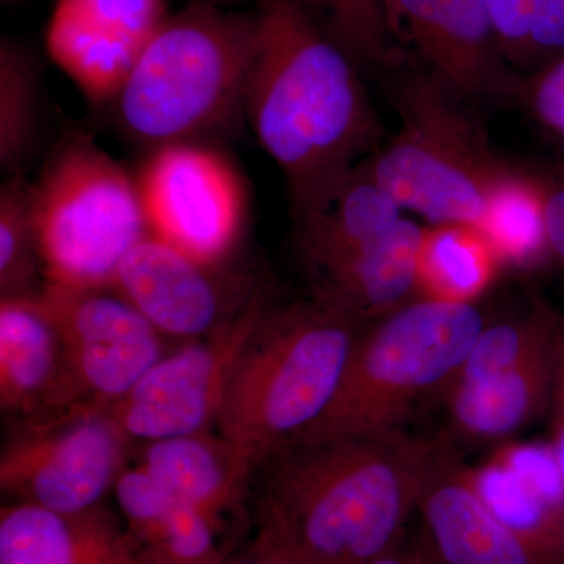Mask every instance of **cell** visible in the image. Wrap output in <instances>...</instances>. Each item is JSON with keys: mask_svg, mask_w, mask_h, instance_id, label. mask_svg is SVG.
Segmentation results:
<instances>
[{"mask_svg": "<svg viewBox=\"0 0 564 564\" xmlns=\"http://www.w3.org/2000/svg\"><path fill=\"white\" fill-rule=\"evenodd\" d=\"M243 117L288 184L296 223L328 204L383 135L361 68L302 0H258Z\"/></svg>", "mask_w": 564, "mask_h": 564, "instance_id": "1", "label": "cell"}, {"mask_svg": "<svg viewBox=\"0 0 564 564\" xmlns=\"http://www.w3.org/2000/svg\"><path fill=\"white\" fill-rule=\"evenodd\" d=\"M448 459L403 430L282 445L258 469V533L311 564L373 563L395 551Z\"/></svg>", "mask_w": 564, "mask_h": 564, "instance_id": "2", "label": "cell"}, {"mask_svg": "<svg viewBox=\"0 0 564 564\" xmlns=\"http://www.w3.org/2000/svg\"><path fill=\"white\" fill-rule=\"evenodd\" d=\"M254 13L192 0L170 14L111 101L126 135L154 148L203 141L243 115Z\"/></svg>", "mask_w": 564, "mask_h": 564, "instance_id": "3", "label": "cell"}, {"mask_svg": "<svg viewBox=\"0 0 564 564\" xmlns=\"http://www.w3.org/2000/svg\"><path fill=\"white\" fill-rule=\"evenodd\" d=\"M358 333L311 296L270 306L234 367L220 433L262 459L291 443L332 402Z\"/></svg>", "mask_w": 564, "mask_h": 564, "instance_id": "4", "label": "cell"}, {"mask_svg": "<svg viewBox=\"0 0 564 564\" xmlns=\"http://www.w3.org/2000/svg\"><path fill=\"white\" fill-rule=\"evenodd\" d=\"M485 326L474 303L432 299L380 318L358 333L332 402L291 443L403 430L419 399L451 383Z\"/></svg>", "mask_w": 564, "mask_h": 564, "instance_id": "5", "label": "cell"}, {"mask_svg": "<svg viewBox=\"0 0 564 564\" xmlns=\"http://www.w3.org/2000/svg\"><path fill=\"white\" fill-rule=\"evenodd\" d=\"M395 102L399 131L366 161L370 176L429 226L480 225L513 163L489 147L466 101L421 68L397 85Z\"/></svg>", "mask_w": 564, "mask_h": 564, "instance_id": "6", "label": "cell"}, {"mask_svg": "<svg viewBox=\"0 0 564 564\" xmlns=\"http://www.w3.org/2000/svg\"><path fill=\"white\" fill-rule=\"evenodd\" d=\"M31 193L47 284L110 288L122 259L150 236L135 174L90 137L63 140Z\"/></svg>", "mask_w": 564, "mask_h": 564, "instance_id": "7", "label": "cell"}, {"mask_svg": "<svg viewBox=\"0 0 564 564\" xmlns=\"http://www.w3.org/2000/svg\"><path fill=\"white\" fill-rule=\"evenodd\" d=\"M131 444L109 408L99 403L20 419L0 455V488L13 502L85 513L113 491L129 467Z\"/></svg>", "mask_w": 564, "mask_h": 564, "instance_id": "8", "label": "cell"}, {"mask_svg": "<svg viewBox=\"0 0 564 564\" xmlns=\"http://www.w3.org/2000/svg\"><path fill=\"white\" fill-rule=\"evenodd\" d=\"M135 177L150 236L198 261H229L250 209L242 174L223 152L203 141L165 144Z\"/></svg>", "mask_w": 564, "mask_h": 564, "instance_id": "9", "label": "cell"}, {"mask_svg": "<svg viewBox=\"0 0 564 564\" xmlns=\"http://www.w3.org/2000/svg\"><path fill=\"white\" fill-rule=\"evenodd\" d=\"M272 306L262 293L217 332L165 352L109 411L132 441L169 440L217 425L234 367Z\"/></svg>", "mask_w": 564, "mask_h": 564, "instance_id": "10", "label": "cell"}, {"mask_svg": "<svg viewBox=\"0 0 564 564\" xmlns=\"http://www.w3.org/2000/svg\"><path fill=\"white\" fill-rule=\"evenodd\" d=\"M36 299L61 337L80 402H118L166 352L165 336L110 288L44 282Z\"/></svg>", "mask_w": 564, "mask_h": 564, "instance_id": "11", "label": "cell"}, {"mask_svg": "<svg viewBox=\"0 0 564 564\" xmlns=\"http://www.w3.org/2000/svg\"><path fill=\"white\" fill-rule=\"evenodd\" d=\"M225 265L148 236L122 259L110 289L163 336L185 343L217 332L262 295L254 281Z\"/></svg>", "mask_w": 564, "mask_h": 564, "instance_id": "12", "label": "cell"}, {"mask_svg": "<svg viewBox=\"0 0 564 564\" xmlns=\"http://www.w3.org/2000/svg\"><path fill=\"white\" fill-rule=\"evenodd\" d=\"M384 11L395 47L463 101L518 95L485 0H384Z\"/></svg>", "mask_w": 564, "mask_h": 564, "instance_id": "13", "label": "cell"}, {"mask_svg": "<svg viewBox=\"0 0 564 564\" xmlns=\"http://www.w3.org/2000/svg\"><path fill=\"white\" fill-rule=\"evenodd\" d=\"M169 17L166 0H55L46 51L88 101L111 104Z\"/></svg>", "mask_w": 564, "mask_h": 564, "instance_id": "14", "label": "cell"}, {"mask_svg": "<svg viewBox=\"0 0 564 564\" xmlns=\"http://www.w3.org/2000/svg\"><path fill=\"white\" fill-rule=\"evenodd\" d=\"M467 473L536 564H564V480L551 444L503 448Z\"/></svg>", "mask_w": 564, "mask_h": 564, "instance_id": "15", "label": "cell"}, {"mask_svg": "<svg viewBox=\"0 0 564 564\" xmlns=\"http://www.w3.org/2000/svg\"><path fill=\"white\" fill-rule=\"evenodd\" d=\"M425 226L403 217L388 232L307 274L310 296L356 323L380 321L417 295Z\"/></svg>", "mask_w": 564, "mask_h": 564, "instance_id": "16", "label": "cell"}, {"mask_svg": "<svg viewBox=\"0 0 564 564\" xmlns=\"http://www.w3.org/2000/svg\"><path fill=\"white\" fill-rule=\"evenodd\" d=\"M82 403L57 329L35 296L0 300V406L18 419Z\"/></svg>", "mask_w": 564, "mask_h": 564, "instance_id": "17", "label": "cell"}, {"mask_svg": "<svg viewBox=\"0 0 564 564\" xmlns=\"http://www.w3.org/2000/svg\"><path fill=\"white\" fill-rule=\"evenodd\" d=\"M263 459L225 434H184L147 443L140 466L180 503L218 519L236 513Z\"/></svg>", "mask_w": 564, "mask_h": 564, "instance_id": "18", "label": "cell"}, {"mask_svg": "<svg viewBox=\"0 0 564 564\" xmlns=\"http://www.w3.org/2000/svg\"><path fill=\"white\" fill-rule=\"evenodd\" d=\"M0 564H133L128 533L104 505L62 514L13 502L0 510Z\"/></svg>", "mask_w": 564, "mask_h": 564, "instance_id": "19", "label": "cell"}, {"mask_svg": "<svg viewBox=\"0 0 564 564\" xmlns=\"http://www.w3.org/2000/svg\"><path fill=\"white\" fill-rule=\"evenodd\" d=\"M417 510L440 564H536L452 459L426 485Z\"/></svg>", "mask_w": 564, "mask_h": 564, "instance_id": "20", "label": "cell"}, {"mask_svg": "<svg viewBox=\"0 0 564 564\" xmlns=\"http://www.w3.org/2000/svg\"><path fill=\"white\" fill-rule=\"evenodd\" d=\"M403 218V210L359 163L328 204L296 223V248L304 272L311 274L348 252L373 242Z\"/></svg>", "mask_w": 564, "mask_h": 564, "instance_id": "21", "label": "cell"}, {"mask_svg": "<svg viewBox=\"0 0 564 564\" xmlns=\"http://www.w3.org/2000/svg\"><path fill=\"white\" fill-rule=\"evenodd\" d=\"M552 348L554 340L508 372L477 383L451 386L456 426L469 436L497 440L547 411L554 377Z\"/></svg>", "mask_w": 564, "mask_h": 564, "instance_id": "22", "label": "cell"}, {"mask_svg": "<svg viewBox=\"0 0 564 564\" xmlns=\"http://www.w3.org/2000/svg\"><path fill=\"white\" fill-rule=\"evenodd\" d=\"M503 261L478 226H425L419 259V299L473 303L489 288Z\"/></svg>", "mask_w": 564, "mask_h": 564, "instance_id": "23", "label": "cell"}, {"mask_svg": "<svg viewBox=\"0 0 564 564\" xmlns=\"http://www.w3.org/2000/svg\"><path fill=\"white\" fill-rule=\"evenodd\" d=\"M41 79L36 58L18 41L0 43V166L14 176L31 161L41 132Z\"/></svg>", "mask_w": 564, "mask_h": 564, "instance_id": "24", "label": "cell"}, {"mask_svg": "<svg viewBox=\"0 0 564 564\" xmlns=\"http://www.w3.org/2000/svg\"><path fill=\"white\" fill-rule=\"evenodd\" d=\"M478 228L491 240L503 263L536 262L551 252L538 173L514 165L492 192Z\"/></svg>", "mask_w": 564, "mask_h": 564, "instance_id": "25", "label": "cell"}, {"mask_svg": "<svg viewBox=\"0 0 564 564\" xmlns=\"http://www.w3.org/2000/svg\"><path fill=\"white\" fill-rule=\"evenodd\" d=\"M225 519L180 503L169 514L128 533L133 564H225Z\"/></svg>", "mask_w": 564, "mask_h": 564, "instance_id": "26", "label": "cell"}, {"mask_svg": "<svg viewBox=\"0 0 564 564\" xmlns=\"http://www.w3.org/2000/svg\"><path fill=\"white\" fill-rule=\"evenodd\" d=\"M558 318L547 303L534 300L532 310L521 318L485 326L451 386L477 383L514 369L552 344Z\"/></svg>", "mask_w": 564, "mask_h": 564, "instance_id": "27", "label": "cell"}, {"mask_svg": "<svg viewBox=\"0 0 564 564\" xmlns=\"http://www.w3.org/2000/svg\"><path fill=\"white\" fill-rule=\"evenodd\" d=\"M31 182L14 174L0 188V293L35 296L44 288Z\"/></svg>", "mask_w": 564, "mask_h": 564, "instance_id": "28", "label": "cell"}, {"mask_svg": "<svg viewBox=\"0 0 564 564\" xmlns=\"http://www.w3.org/2000/svg\"><path fill=\"white\" fill-rule=\"evenodd\" d=\"M505 61L530 65L564 51V0H485Z\"/></svg>", "mask_w": 564, "mask_h": 564, "instance_id": "29", "label": "cell"}, {"mask_svg": "<svg viewBox=\"0 0 564 564\" xmlns=\"http://www.w3.org/2000/svg\"><path fill=\"white\" fill-rule=\"evenodd\" d=\"M361 69L402 62L386 22L384 0H302Z\"/></svg>", "mask_w": 564, "mask_h": 564, "instance_id": "30", "label": "cell"}, {"mask_svg": "<svg viewBox=\"0 0 564 564\" xmlns=\"http://www.w3.org/2000/svg\"><path fill=\"white\" fill-rule=\"evenodd\" d=\"M113 492L128 533L154 524L180 505L140 464L121 474Z\"/></svg>", "mask_w": 564, "mask_h": 564, "instance_id": "31", "label": "cell"}, {"mask_svg": "<svg viewBox=\"0 0 564 564\" xmlns=\"http://www.w3.org/2000/svg\"><path fill=\"white\" fill-rule=\"evenodd\" d=\"M518 95L536 120L564 141V55L521 84Z\"/></svg>", "mask_w": 564, "mask_h": 564, "instance_id": "32", "label": "cell"}, {"mask_svg": "<svg viewBox=\"0 0 564 564\" xmlns=\"http://www.w3.org/2000/svg\"><path fill=\"white\" fill-rule=\"evenodd\" d=\"M552 359H554V377H552L551 403L547 410L551 414V447L564 480V318L562 315L556 323Z\"/></svg>", "mask_w": 564, "mask_h": 564, "instance_id": "33", "label": "cell"}, {"mask_svg": "<svg viewBox=\"0 0 564 564\" xmlns=\"http://www.w3.org/2000/svg\"><path fill=\"white\" fill-rule=\"evenodd\" d=\"M538 177L543 187L549 248L564 265V166L538 173Z\"/></svg>", "mask_w": 564, "mask_h": 564, "instance_id": "34", "label": "cell"}, {"mask_svg": "<svg viewBox=\"0 0 564 564\" xmlns=\"http://www.w3.org/2000/svg\"><path fill=\"white\" fill-rule=\"evenodd\" d=\"M254 544L261 549L262 554L265 555L272 564H311L307 563L306 560H303L302 556L293 554V552L289 551L284 545L274 543L270 538L263 536V534L258 533Z\"/></svg>", "mask_w": 564, "mask_h": 564, "instance_id": "35", "label": "cell"}, {"mask_svg": "<svg viewBox=\"0 0 564 564\" xmlns=\"http://www.w3.org/2000/svg\"><path fill=\"white\" fill-rule=\"evenodd\" d=\"M370 564H430L425 562V560L421 558V556L402 554V552L392 551L389 552L388 555L381 556V558L375 560L373 563Z\"/></svg>", "mask_w": 564, "mask_h": 564, "instance_id": "36", "label": "cell"}, {"mask_svg": "<svg viewBox=\"0 0 564 564\" xmlns=\"http://www.w3.org/2000/svg\"><path fill=\"white\" fill-rule=\"evenodd\" d=\"M225 564H272L269 562L265 555L262 554L261 549L258 545L252 544L250 551L242 556H237V558L228 560Z\"/></svg>", "mask_w": 564, "mask_h": 564, "instance_id": "37", "label": "cell"}, {"mask_svg": "<svg viewBox=\"0 0 564 564\" xmlns=\"http://www.w3.org/2000/svg\"><path fill=\"white\" fill-rule=\"evenodd\" d=\"M209 2H214L217 3V6L228 7V9H231L232 6L242 2V0H209Z\"/></svg>", "mask_w": 564, "mask_h": 564, "instance_id": "38", "label": "cell"}]
</instances>
